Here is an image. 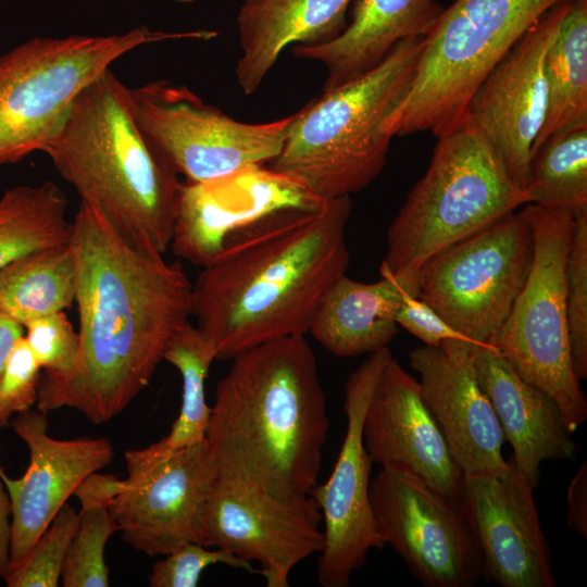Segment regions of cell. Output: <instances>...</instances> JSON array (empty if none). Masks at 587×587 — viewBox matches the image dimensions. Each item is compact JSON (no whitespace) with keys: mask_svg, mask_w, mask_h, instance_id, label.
Wrapping results in <instances>:
<instances>
[{"mask_svg":"<svg viewBox=\"0 0 587 587\" xmlns=\"http://www.w3.org/2000/svg\"><path fill=\"white\" fill-rule=\"evenodd\" d=\"M78 283L79 354L65 375L42 372L37 410H77L100 424L148 385L167 342L191 317L179 262L126 241L103 212L80 199L72 221Z\"/></svg>","mask_w":587,"mask_h":587,"instance_id":"obj_1","label":"cell"},{"mask_svg":"<svg viewBox=\"0 0 587 587\" xmlns=\"http://www.w3.org/2000/svg\"><path fill=\"white\" fill-rule=\"evenodd\" d=\"M350 196L275 212L230 238L191 288V317L217 360L309 333L333 284L346 274Z\"/></svg>","mask_w":587,"mask_h":587,"instance_id":"obj_2","label":"cell"},{"mask_svg":"<svg viewBox=\"0 0 587 587\" xmlns=\"http://www.w3.org/2000/svg\"><path fill=\"white\" fill-rule=\"evenodd\" d=\"M230 360L204 435L216 478L285 498L311 495L329 420L304 335L261 344Z\"/></svg>","mask_w":587,"mask_h":587,"instance_id":"obj_3","label":"cell"},{"mask_svg":"<svg viewBox=\"0 0 587 587\" xmlns=\"http://www.w3.org/2000/svg\"><path fill=\"white\" fill-rule=\"evenodd\" d=\"M41 152L126 241L161 254L170 248L183 182L142 135L129 87L111 68L75 97Z\"/></svg>","mask_w":587,"mask_h":587,"instance_id":"obj_4","label":"cell"},{"mask_svg":"<svg viewBox=\"0 0 587 587\" xmlns=\"http://www.w3.org/2000/svg\"><path fill=\"white\" fill-rule=\"evenodd\" d=\"M424 41L402 39L376 67L294 113L268 167L323 201L367 187L383 171L390 147L383 122L405 93Z\"/></svg>","mask_w":587,"mask_h":587,"instance_id":"obj_5","label":"cell"},{"mask_svg":"<svg viewBox=\"0 0 587 587\" xmlns=\"http://www.w3.org/2000/svg\"><path fill=\"white\" fill-rule=\"evenodd\" d=\"M425 174L387 233L380 275L417 297V274L434 254L527 203L503 159L467 117L437 137Z\"/></svg>","mask_w":587,"mask_h":587,"instance_id":"obj_6","label":"cell"},{"mask_svg":"<svg viewBox=\"0 0 587 587\" xmlns=\"http://www.w3.org/2000/svg\"><path fill=\"white\" fill-rule=\"evenodd\" d=\"M560 1L454 0L425 37L412 80L382 130L392 138L454 129L483 79Z\"/></svg>","mask_w":587,"mask_h":587,"instance_id":"obj_7","label":"cell"},{"mask_svg":"<svg viewBox=\"0 0 587 587\" xmlns=\"http://www.w3.org/2000/svg\"><path fill=\"white\" fill-rule=\"evenodd\" d=\"M211 30H153L34 37L0 57V165L41 152L75 97L128 52L177 39L209 40Z\"/></svg>","mask_w":587,"mask_h":587,"instance_id":"obj_8","label":"cell"},{"mask_svg":"<svg viewBox=\"0 0 587 587\" xmlns=\"http://www.w3.org/2000/svg\"><path fill=\"white\" fill-rule=\"evenodd\" d=\"M522 211L534 233L533 262L488 346L555 401L573 434L587 419V401L572 363L566 308V259L575 214L534 203Z\"/></svg>","mask_w":587,"mask_h":587,"instance_id":"obj_9","label":"cell"},{"mask_svg":"<svg viewBox=\"0 0 587 587\" xmlns=\"http://www.w3.org/2000/svg\"><path fill=\"white\" fill-rule=\"evenodd\" d=\"M534 233L522 210L430 257L417 274V297L476 346L507 319L530 270Z\"/></svg>","mask_w":587,"mask_h":587,"instance_id":"obj_10","label":"cell"},{"mask_svg":"<svg viewBox=\"0 0 587 587\" xmlns=\"http://www.w3.org/2000/svg\"><path fill=\"white\" fill-rule=\"evenodd\" d=\"M129 104L154 152L189 182L270 163L280 152L294 117L239 122L188 87L164 79L129 88Z\"/></svg>","mask_w":587,"mask_h":587,"instance_id":"obj_11","label":"cell"},{"mask_svg":"<svg viewBox=\"0 0 587 587\" xmlns=\"http://www.w3.org/2000/svg\"><path fill=\"white\" fill-rule=\"evenodd\" d=\"M376 530L427 587H471L482 560L463 494L452 498L416 474L382 467L370 483Z\"/></svg>","mask_w":587,"mask_h":587,"instance_id":"obj_12","label":"cell"},{"mask_svg":"<svg viewBox=\"0 0 587 587\" xmlns=\"http://www.w3.org/2000/svg\"><path fill=\"white\" fill-rule=\"evenodd\" d=\"M391 358L388 347L372 352L348 377L345 438L329 477L311 492L324 524V546L316 572L323 587H348L352 574L365 564L370 550L386 547L376 530L370 500L374 462L363 445L362 425L377 382Z\"/></svg>","mask_w":587,"mask_h":587,"instance_id":"obj_13","label":"cell"},{"mask_svg":"<svg viewBox=\"0 0 587 587\" xmlns=\"http://www.w3.org/2000/svg\"><path fill=\"white\" fill-rule=\"evenodd\" d=\"M314 498H285L216 478L202 511L199 542L258 562L267 587H287L294 567L324 546Z\"/></svg>","mask_w":587,"mask_h":587,"instance_id":"obj_14","label":"cell"},{"mask_svg":"<svg viewBox=\"0 0 587 587\" xmlns=\"http://www.w3.org/2000/svg\"><path fill=\"white\" fill-rule=\"evenodd\" d=\"M569 0L546 11L483 79L464 116L474 123L524 189L532 146L547 107L545 60Z\"/></svg>","mask_w":587,"mask_h":587,"instance_id":"obj_15","label":"cell"},{"mask_svg":"<svg viewBox=\"0 0 587 587\" xmlns=\"http://www.w3.org/2000/svg\"><path fill=\"white\" fill-rule=\"evenodd\" d=\"M324 201L297 180L252 165L205 182L182 184L170 247L204 267L238 233L286 209H312Z\"/></svg>","mask_w":587,"mask_h":587,"instance_id":"obj_16","label":"cell"},{"mask_svg":"<svg viewBox=\"0 0 587 587\" xmlns=\"http://www.w3.org/2000/svg\"><path fill=\"white\" fill-rule=\"evenodd\" d=\"M533 491L511 459L500 472L464 476L462 494L486 580L502 587L555 586Z\"/></svg>","mask_w":587,"mask_h":587,"instance_id":"obj_17","label":"cell"},{"mask_svg":"<svg viewBox=\"0 0 587 587\" xmlns=\"http://www.w3.org/2000/svg\"><path fill=\"white\" fill-rule=\"evenodd\" d=\"M216 477L204 440L127 475L109 504L124 541L148 557L199 542L204 502Z\"/></svg>","mask_w":587,"mask_h":587,"instance_id":"obj_18","label":"cell"},{"mask_svg":"<svg viewBox=\"0 0 587 587\" xmlns=\"http://www.w3.org/2000/svg\"><path fill=\"white\" fill-rule=\"evenodd\" d=\"M48 413L32 409L15 414L10 422L28 448L29 463L16 479L9 477L0 463V479L11 505L8 570L22 563L77 487L113 458L108 438L55 439L48 434Z\"/></svg>","mask_w":587,"mask_h":587,"instance_id":"obj_19","label":"cell"},{"mask_svg":"<svg viewBox=\"0 0 587 587\" xmlns=\"http://www.w3.org/2000/svg\"><path fill=\"white\" fill-rule=\"evenodd\" d=\"M475 346L450 339L409 352L424 400L464 476L500 472L508 465L500 423L475 375Z\"/></svg>","mask_w":587,"mask_h":587,"instance_id":"obj_20","label":"cell"},{"mask_svg":"<svg viewBox=\"0 0 587 587\" xmlns=\"http://www.w3.org/2000/svg\"><path fill=\"white\" fill-rule=\"evenodd\" d=\"M363 445L382 467L405 469L437 491L460 498L464 475L424 400L420 382L394 358L365 411Z\"/></svg>","mask_w":587,"mask_h":587,"instance_id":"obj_21","label":"cell"},{"mask_svg":"<svg viewBox=\"0 0 587 587\" xmlns=\"http://www.w3.org/2000/svg\"><path fill=\"white\" fill-rule=\"evenodd\" d=\"M473 364L504 440L513 449L511 460L535 489L544 461L576 455L577 446L562 412L547 392L524 380L491 346H475Z\"/></svg>","mask_w":587,"mask_h":587,"instance_id":"obj_22","label":"cell"},{"mask_svg":"<svg viewBox=\"0 0 587 587\" xmlns=\"http://www.w3.org/2000/svg\"><path fill=\"white\" fill-rule=\"evenodd\" d=\"M351 21L334 38L295 45L297 58L321 62L323 91L376 67L402 39L426 37L445 8L437 0H353Z\"/></svg>","mask_w":587,"mask_h":587,"instance_id":"obj_23","label":"cell"},{"mask_svg":"<svg viewBox=\"0 0 587 587\" xmlns=\"http://www.w3.org/2000/svg\"><path fill=\"white\" fill-rule=\"evenodd\" d=\"M353 0H243L237 15L240 58L235 68L239 88L253 93L291 45L329 40L346 27Z\"/></svg>","mask_w":587,"mask_h":587,"instance_id":"obj_24","label":"cell"},{"mask_svg":"<svg viewBox=\"0 0 587 587\" xmlns=\"http://www.w3.org/2000/svg\"><path fill=\"white\" fill-rule=\"evenodd\" d=\"M361 283L346 274L321 301L309 333L332 354L351 358L372 353L396 337V313L404 288L390 275Z\"/></svg>","mask_w":587,"mask_h":587,"instance_id":"obj_25","label":"cell"},{"mask_svg":"<svg viewBox=\"0 0 587 587\" xmlns=\"http://www.w3.org/2000/svg\"><path fill=\"white\" fill-rule=\"evenodd\" d=\"M163 360L174 365L183 383L179 414L170 433L143 449L124 452L127 474L143 472L178 450L204 440L211 407L207 403L205 380L216 360L211 340L196 326L186 323L170 339Z\"/></svg>","mask_w":587,"mask_h":587,"instance_id":"obj_26","label":"cell"},{"mask_svg":"<svg viewBox=\"0 0 587 587\" xmlns=\"http://www.w3.org/2000/svg\"><path fill=\"white\" fill-rule=\"evenodd\" d=\"M547 107L532 152L548 137L587 127V0H569L545 60Z\"/></svg>","mask_w":587,"mask_h":587,"instance_id":"obj_27","label":"cell"},{"mask_svg":"<svg viewBox=\"0 0 587 587\" xmlns=\"http://www.w3.org/2000/svg\"><path fill=\"white\" fill-rule=\"evenodd\" d=\"M77 283L71 239L29 252L0 268V311L22 325L64 311L75 302Z\"/></svg>","mask_w":587,"mask_h":587,"instance_id":"obj_28","label":"cell"},{"mask_svg":"<svg viewBox=\"0 0 587 587\" xmlns=\"http://www.w3.org/2000/svg\"><path fill=\"white\" fill-rule=\"evenodd\" d=\"M67 208L65 195L51 180L5 189L0 196V268L29 252L68 241Z\"/></svg>","mask_w":587,"mask_h":587,"instance_id":"obj_29","label":"cell"},{"mask_svg":"<svg viewBox=\"0 0 587 587\" xmlns=\"http://www.w3.org/2000/svg\"><path fill=\"white\" fill-rule=\"evenodd\" d=\"M121 487V478L96 472L75 490L80 511L61 573L64 587L110 585L104 549L109 538L120 528L109 504Z\"/></svg>","mask_w":587,"mask_h":587,"instance_id":"obj_30","label":"cell"},{"mask_svg":"<svg viewBox=\"0 0 587 587\" xmlns=\"http://www.w3.org/2000/svg\"><path fill=\"white\" fill-rule=\"evenodd\" d=\"M524 191L527 203L587 210V127L552 135L532 152Z\"/></svg>","mask_w":587,"mask_h":587,"instance_id":"obj_31","label":"cell"},{"mask_svg":"<svg viewBox=\"0 0 587 587\" xmlns=\"http://www.w3.org/2000/svg\"><path fill=\"white\" fill-rule=\"evenodd\" d=\"M78 513L66 502L37 539L26 558L2 578L9 587H55L75 533Z\"/></svg>","mask_w":587,"mask_h":587,"instance_id":"obj_32","label":"cell"},{"mask_svg":"<svg viewBox=\"0 0 587 587\" xmlns=\"http://www.w3.org/2000/svg\"><path fill=\"white\" fill-rule=\"evenodd\" d=\"M566 308L573 369L583 380L587 378V210L575 214L566 259Z\"/></svg>","mask_w":587,"mask_h":587,"instance_id":"obj_33","label":"cell"},{"mask_svg":"<svg viewBox=\"0 0 587 587\" xmlns=\"http://www.w3.org/2000/svg\"><path fill=\"white\" fill-rule=\"evenodd\" d=\"M23 327L24 337L45 373L65 375L75 367L79 336L64 311L36 317Z\"/></svg>","mask_w":587,"mask_h":587,"instance_id":"obj_34","label":"cell"},{"mask_svg":"<svg viewBox=\"0 0 587 587\" xmlns=\"http://www.w3.org/2000/svg\"><path fill=\"white\" fill-rule=\"evenodd\" d=\"M149 574L151 587H196L202 572L216 564L255 572L247 562L227 550L205 547L199 542H188L163 555Z\"/></svg>","mask_w":587,"mask_h":587,"instance_id":"obj_35","label":"cell"},{"mask_svg":"<svg viewBox=\"0 0 587 587\" xmlns=\"http://www.w3.org/2000/svg\"><path fill=\"white\" fill-rule=\"evenodd\" d=\"M41 370L22 336L14 344L0 374V427H7L15 414L36 404Z\"/></svg>","mask_w":587,"mask_h":587,"instance_id":"obj_36","label":"cell"},{"mask_svg":"<svg viewBox=\"0 0 587 587\" xmlns=\"http://www.w3.org/2000/svg\"><path fill=\"white\" fill-rule=\"evenodd\" d=\"M396 322L399 327L422 340L425 346L438 347L450 339L471 342L450 326L429 304L405 289L396 313Z\"/></svg>","mask_w":587,"mask_h":587,"instance_id":"obj_37","label":"cell"},{"mask_svg":"<svg viewBox=\"0 0 587 587\" xmlns=\"http://www.w3.org/2000/svg\"><path fill=\"white\" fill-rule=\"evenodd\" d=\"M569 527L580 537H587V462L584 461L571 479L567 491Z\"/></svg>","mask_w":587,"mask_h":587,"instance_id":"obj_38","label":"cell"},{"mask_svg":"<svg viewBox=\"0 0 587 587\" xmlns=\"http://www.w3.org/2000/svg\"><path fill=\"white\" fill-rule=\"evenodd\" d=\"M11 505L5 487L0 479V576L2 577L9 566L10 538H11Z\"/></svg>","mask_w":587,"mask_h":587,"instance_id":"obj_39","label":"cell"},{"mask_svg":"<svg viewBox=\"0 0 587 587\" xmlns=\"http://www.w3.org/2000/svg\"><path fill=\"white\" fill-rule=\"evenodd\" d=\"M24 336V327L0 311V374L14 344Z\"/></svg>","mask_w":587,"mask_h":587,"instance_id":"obj_40","label":"cell"}]
</instances>
